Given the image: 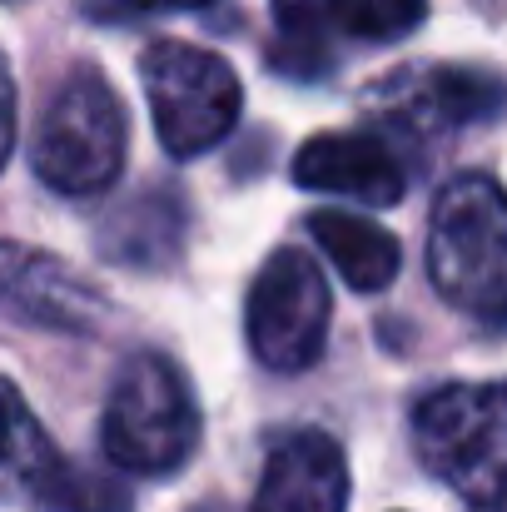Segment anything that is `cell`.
Returning <instances> with one entry per match:
<instances>
[{
    "label": "cell",
    "mask_w": 507,
    "mask_h": 512,
    "mask_svg": "<svg viewBox=\"0 0 507 512\" xmlns=\"http://www.w3.org/2000/svg\"><path fill=\"white\" fill-rule=\"evenodd\" d=\"M329 314L334 304H329V284L319 264L304 249L269 254L244 304V329H249L254 358L274 373H304L309 363H319L329 343Z\"/></svg>",
    "instance_id": "8992f818"
},
{
    "label": "cell",
    "mask_w": 507,
    "mask_h": 512,
    "mask_svg": "<svg viewBox=\"0 0 507 512\" xmlns=\"http://www.w3.org/2000/svg\"><path fill=\"white\" fill-rule=\"evenodd\" d=\"M309 234L319 239V249L329 254L338 274L348 279V289L358 294H378L398 279V264H403V249L398 239L373 224V219H358L348 209H319L309 219Z\"/></svg>",
    "instance_id": "30bf717a"
},
{
    "label": "cell",
    "mask_w": 507,
    "mask_h": 512,
    "mask_svg": "<svg viewBox=\"0 0 507 512\" xmlns=\"http://www.w3.org/2000/svg\"><path fill=\"white\" fill-rule=\"evenodd\" d=\"M254 512H348V463L329 433L284 438L259 478Z\"/></svg>",
    "instance_id": "9c48e42d"
},
{
    "label": "cell",
    "mask_w": 507,
    "mask_h": 512,
    "mask_svg": "<svg viewBox=\"0 0 507 512\" xmlns=\"http://www.w3.org/2000/svg\"><path fill=\"white\" fill-rule=\"evenodd\" d=\"M100 443L115 468L140 478H165L189 463L199 443V408L184 373L169 358L140 353L125 363L105 403Z\"/></svg>",
    "instance_id": "7a4b0ae2"
},
{
    "label": "cell",
    "mask_w": 507,
    "mask_h": 512,
    "mask_svg": "<svg viewBox=\"0 0 507 512\" xmlns=\"http://www.w3.org/2000/svg\"><path fill=\"white\" fill-rule=\"evenodd\" d=\"M507 105L503 80L483 75V70H428L418 85V110L428 120L443 125H463V120H488Z\"/></svg>",
    "instance_id": "7c38bea8"
},
{
    "label": "cell",
    "mask_w": 507,
    "mask_h": 512,
    "mask_svg": "<svg viewBox=\"0 0 507 512\" xmlns=\"http://www.w3.org/2000/svg\"><path fill=\"white\" fill-rule=\"evenodd\" d=\"M0 314L25 329L55 334H95L110 314L105 294L75 274L65 259L0 239Z\"/></svg>",
    "instance_id": "52a82bcc"
},
{
    "label": "cell",
    "mask_w": 507,
    "mask_h": 512,
    "mask_svg": "<svg viewBox=\"0 0 507 512\" xmlns=\"http://www.w3.org/2000/svg\"><path fill=\"white\" fill-rule=\"evenodd\" d=\"M433 289L488 324H507V189L488 174L453 179L428 224Z\"/></svg>",
    "instance_id": "6da1fadb"
},
{
    "label": "cell",
    "mask_w": 507,
    "mask_h": 512,
    "mask_svg": "<svg viewBox=\"0 0 507 512\" xmlns=\"http://www.w3.org/2000/svg\"><path fill=\"white\" fill-rule=\"evenodd\" d=\"M35 493L55 512H130L125 488H115V483H105V478H95L85 468H70V463H55L35 483Z\"/></svg>",
    "instance_id": "5bb4252c"
},
{
    "label": "cell",
    "mask_w": 507,
    "mask_h": 512,
    "mask_svg": "<svg viewBox=\"0 0 507 512\" xmlns=\"http://www.w3.org/2000/svg\"><path fill=\"white\" fill-rule=\"evenodd\" d=\"M289 40H314L324 25L358 40H398L423 25L428 0H274Z\"/></svg>",
    "instance_id": "8fae6325"
},
{
    "label": "cell",
    "mask_w": 507,
    "mask_h": 512,
    "mask_svg": "<svg viewBox=\"0 0 507 512\" xmlns=\"http://www.w3.org/2000/svg\"><path fill=\"white\" fill-rule=\"evenodd\" d=\"M413 443L468 503L507 498V383H448L413 413Z\"/></svg>",
    "instance_id": "3957f363"
},
{
    "label": "cell",
    "mask_w": 507,
    "mask_h": 512,
    "mask_svg": "<svg viewBox=\"0 0 507 512\" xmlns=\"http://www.w3.org/2000/svg\"><path fill=\"white\" fill-rule=\"evenodd\" d=\"M125 105L100 70H75L45 105L35 135V174L60 194H100L125 165Z\"/></svg>",
    "instance_id": "5b68a950"
},
{
    "label": "cell",
    "mask_w": 507,
    "mask_h": 512,
    "mask_svg": "<svg viewBox=\"0 0 507 512\" xmlns=\"http://www.w3.org/2000/svg\"><path fill=\"white\" fill-rule=\"evenodd\" d=\"M140 80H145L160 145L179 160L214 150L244 110L234 65L189 40H155L140 55Z\"/></svg>",
    "instance_id": "277c9868"
},
{
    "label": "cell",
    "mask_w": 507,
    "mask_h": 512,
    "mask_svg": "<svg viewBox=\"0 0 507 512\" xmlns=\"http://www.w3.org/2000/svg\"><path fill=\"white\" fill-rule=\"evenodd\" d=\"M15 150V75H10V60L0 55V170Z\"/></svg>",
    "instance_id": "9a60e30c"
},
{
    "label": "cell",
    "mask_w": 507,
    "mask_h": 512,
    "mask_svg": "<svg viewBox=\"0 0 507 512\" xmlns=\"http://www.w3.org/2000/svg\"><path fill=\"white\" fill-rule=\"evenodd\" d=\"M55 463H60V453L45 438L40 418L30 413V403L20 398V388L10 378H0V473H15L25 483H40Z\"/></svg>",
    "instance_id": "4fadbf2b"
},
{
    "label": "cell",
    "mask_w": 507,
    "mask_h": 512,
    "mask_svg": "<svg viewBox=\"0 0 507 512\" xmlns=\"http://www.w3.org/2000/svg\"><path fill=\"white\" fill-rule=\"evenodd\" d=\"M130 5H140V10H204L214 0H130Z\"/></svg>",
    "instance_id": "2e32d148"
},
{
    "label": "cell",
    "mask_w": 507,
    "mask_h": 512,
    "mask_svg": "<svg viewBox=\"0 0 507 512\" xmlns=\"http://www.w3.org/2000/svg\"><path fill=\"white\" fill-rule=\"evenodd\" d=\"M294 179L304 189L319 194H343L358 204H398L408 179L398 155L363 130H343V135H314L299 155H294Z\"/></svg>",
    "instance_id": "ba28073f"
}]
</instances>
